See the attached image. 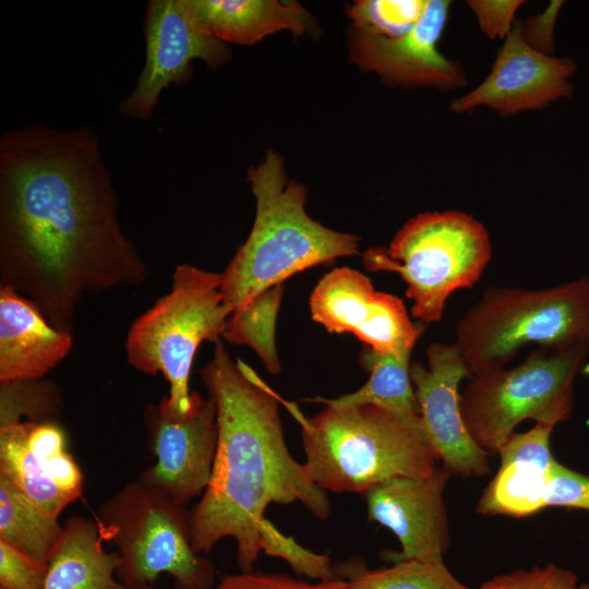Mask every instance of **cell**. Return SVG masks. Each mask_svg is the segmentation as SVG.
<instances>
[{
    "mask_svg": "<svg viewBox=\"0 0 589 589\" xmlns=\"http://www.w3.org/2000/svg\"><path fill=\"white\" fill-rule=\"evenodd\" d=\"M452 477L437 467L424 477H394L364 492L368 518L397 537L401 551L388 560H440L449 548L444 491Z\"/></svg>",
    "mask_w": 589,
    "mask_h": 589,
    "instance_id": "e0dca14e",
    "label": "cell"
},
{
    "mask_svg": "<svg viewBox=\"0 0 589 589\" xmlns=\"http://www.w3.org/2000/svg\"><path fill=\"white\" fill-rule=\"evenodd\" d=\"M589 357V345L539 347L521 363L472 374L459 395L466 428L489 455L522 421L555 426L574 410L575 382Z\"/></svg>",
    "mask_w": 589,
    "mask_h": 589,
    "instance_id": "ba28073f",
    "label": "cell"
},
{
    "mask_svg": "<svg viewBox=\"0 0 589 589\" xmlns=\"http://www.w3.org/2000/svg\"><path fill=\"white\" fill-rule=\"evenodd\" d=\"M232 312L221 292V274L180 264L170 291L132 323L127 362L144 374L161 373L170 406L185 413L192 405L189 383L196 351L204 341L220 339Z\"/></svg>",
    "mask_w": 589,
    "mask_h": 589,
    "instance_id": "9c48e42d",
    "label": "cell"
},
{
    "mask_svg": "<svg viewBox=\"0 0 589 589\" xmlns=\"http://www.w3.org/2000/svg\"><path fill=\"white\" fill-rule=\"evenodd\" d=\"M200 375L217 411V446L202 498L190 513L191 542L208 553L224 538L237 543L241 573L253 572L263 551L285 560L299 575L324 579L327 555L301 546L265 516L272 503L301 502L321 519L330 515L324 490L290 454L279 416L280 398L221 339Z\"/></svg>",
    "mask_w": 589,
    "mask_h": 589,
    "instance_id": "7a4b0ae2",
    "label": "cell"
},
{
    "mask_svg": "<svg viewBox=\"0 0 589 589\" xmlns=\"http://www.w3.org/2000/svg\"><path fill=\"white\" fill-rule=\"evenodd\" d=\"M0 474L55 517L83 493L82 471L57 421L0 428Z\"/></svg>",
    "mask_w": 589,
    "mask_h": 589,
    "instance_id": "2e32d148",
    "label": "cell"
},
{
    "mask_svg": "<svg viewBox=\"0 0 589 589\" xmlns=\"http://www.w3.org/2000/svg\"><path fill=\"white\" fill-rule=\"evenodd\" d=\"M248 180L256 201L253 227L221 273V292L233 311L299 272L358 253L357 236L308 215L306 189L288 180L278 153L268 151Z\"/></svg>",
    "mask_w": 589,
    "mask_h": 589,
    "instance_id": "3957f363",
    "label": "cell"
},
{
    "mask_svg": "<svg viewBox=\"0 0 589 589\" xmlns=\"http://www.w3.org/2000/svg\"><path fill=\"white\" fill-rule=\"evenodd\" d=\"M117 548V577L127 589L154 585L166 573L177 589H212L214 564L192 546L190 513L139 478L104 501L95 517Z\"/></svg>",
    "mask_w": 589,
    "mask_h": 589,
    "instance_id": "52a82bcc",
    "label": "cell"
},
{
    "mask_svg": "<svg viewBox=\"0 0 589 589\" xmlns=\"http://www.w3.org/2000/svg\"><path fill=\"white\" fill-rule=\"evenodd\" d=\"M450 2L428 0L424 12L407 35L387 38L353 27L351 60L378 74L385 83L399 86H430L452 91L466 84L461 67L437 49Z\"/></svg>",
    "mask_w": 589,
    "mask_h": 589,
    "instance_id": "9a60e30c",
    "label": "cell"
},
{
    "mask_svg": "<svg viewBox=\"0 0 589 589\" xmlns=\"http://www.w3.org/2000/svg\"><path fill=\"white\" fill-rule=\"evenodd\" d=\"M156 462L139 479L185 506L208 485L217 446V411L208 396L192 392L185 413L172 409L168 396L148 405L143 414Z\"/></svg>",
    "mask_w": 589,
    "mask_h": 589,
    "instance_id": "8fae6325",
    "label": "cell"
},
{
    "mask_svg": "<svg viewBox=\"0 0 589 589\" xmlns=\"http://www.w3.org/2000/svg\"><path fill=\"white\" fill-rule=\"evenodd\" d=\"M563 3V1H552L544 12L521 24L524 37L531 47L552 55L554 24Z\"/></svg>",
    "mask_w": 589,
    "mask_h": 589,
    "instance_id": "d6a6232c",
    "label": "cell"
},
{
    "mask_svg": "<svg viewBox=\"0 0 589 589\" xmlns=\"http://www.w3.org/2000/svg\"><path fill=\"white\" fill-rule=\"evenodd\" d=\"M553 428L536 423L507 438L497 452L500 468L483 491L477 513L525 518L546 507V486L555 461L550 444Z\"/></svg>",
    "mask_w": 589,
    "mask_h": 589,
    "instance_id": "ac0fdd59",
    "label": "cell"
},
{
    "mask_svg": "<svg viewBox=\"0 0 589 589\" xmlns=\"http://www.w3.org/2000/svg\"><path fill=\"white\" fill-rule=\"evenodd\" d=\"M96 520L72 516L48 561L44 589H127L117 552H107Z\"/></svg>",
    "mask_w": 589,
    "mask_h": 589,
    "instance_id": "44dd1931",
    "label": "cell"
},
{
    "mask_svg": "<svg viewBox=\"0 0 589 589\" xmlns=\"http://www.w3.org/2000/svg\"><path fill=\"white\" fill-rule=\"evenodd\" d=\"M576 70L572 58L554 57L531 47L524 37L521 23H515L484 81L454 99L449 109L467 112L486 106L502 116L540 110L572 96Z\"/></svg>",
    "mask_w": 589,
    "mask_h": 589,
    "instance_id": "5bb4252c",
    "label": "cell"
},
{
    "mask_svg": "<svg viewBox=\"0 0 589 589\" xmlns=\"http://www.w3.org/2000/svg\"><path fill=\"white\" fill-rule=\"evenodd\" d=\"M142 589H156V588L154 587V585H149V586H146V587H144Z\"/></svg>",
    "mask_w": 589,
    "mask_h": 589,
    "instance_id": "836d02e7",
    "label": "cell"
},
{
    "mask_svg": "<svg viewBox=\"0 0 589 589\" xmlns=\"http://www.w3.org/2000/svg\"><path fill=\"white\" fill-rule=\"evenodd\" d=\"M188 3L202 25L224 43L252 45L279 31L302 35L314 26L311 14L297 1L188 0Z\"/></svg>",
    "mask_w": 589,
    "mask_h": 589,
    "instance_id": "ffe728a7",
    "label": "cell"
},
{
    "mask_svg": "<svg viewBox=\"0 0 589 589\" xmlns=\"http://www.w3.org/2000/svg\"><path fill=\"white\" fill-rule=\"evenodd\" d=\"M546 507L589 510V477L554 461L545 493Z\"/></svg>",
    "mask_w": 589,
    "mask_h": 589,
    "instance_id": "f546056e",
    "label": "cell"
},
{
    "mask_svg": "<svg viewBox=\"0 0 589 589\" xmlns=\"http://www.w3.org/2000/svg\"><path fill=\"white\" fill-rule=\"evenodd\" d=\"M63 530L55 517L0 474V541L48 563Z\"/></svg>",
    "mask_w": 589,
    "mask_h": 589,
    "instance_id": "603a6c76",
    "label": "cell"
},
{
    "mask_svg": "<svg viewBox=\"0 0 589 589\" xmlns=\"http://www.w3.org/2000/svg\"><path fill=\"white\" fill-rule=\"evenodd\" d=\"M455 336L471 375L506 366L529 344L589 345V277L537 290L491 287L459 320Z\"/></svg>",
    "mask_w": 589,
    "mask_h": 589,
    "instance_id": "5b68a950",
    "label": "cell"
},
{
    "mask_svg": "<svg viewBox=\"0 0 589 589\" xmlns=\"http://www.w3.org/2000/svg\"><path fill=\"white\" fill-rule=\"evenodd\" d=\"M72 346V333L56 328L34 302L0 286V383L43 378Z\"/></svg>",
    "mask_w": 589,
    "mask_h": 589,
    "instance_id": "d6986e66",
    "label": "cell"
},
{
    "mask_svg": "<svg viewBox=\"0 0 589 589\" xmlns=\"http://www.w3.org/2000/svg\"><path fill=\"white\" fill-rule=\"evenodd\" d=\"M301 426L304 464L314 483L332 492H365L394 477H424L438 457L421 419L373 405L326 407L304 417L289 402Z\"/></svg>",
    "mask_w": 589,
    "mask_h": 589,
    "instance_id": "277c9868",
    "label": "cell"
},
{
    "mask_svg": "<svg viewBox=\"0 0 589 589\" xmlns=\"http://www.w3.org/2000/svg\"><path fill=\"white\" fill-rule=\"evenodd\" d=\"M284 290V284L276 285L233 311L221 336L230 344L252 348L271 374L280 372L276 323Z\"/></svg>",
    "mask_w": 589,
    "mask_h": 589,
    "instance_id": "d4e9b609",
    "label": "cell"
},
{
    "mask_svg": "<svg viewBox=\"0 0 589 589\" xmlns=\"http://www.w3.org/2000/svg\"><path fill=\"white\" fill-rule=\"evenodd\" d=\"M146 59L136 86L118 104L121 115L148 120L161 92L192 75L193 60L212 70L231 57L227 45L212 35L197 20L188 0H151L144 17Z\"/></svg>",
    "mask_w": 589,
    "mask_h": 589,
    "instance_id": "30bf717a",
    "label": "cell"
},
{
    "mask_svg": "<svg viewBox=\"0 0 589 589\" xmlns=\"http://www.w3.org/2000/svg\"><path fill=\"white\" fill-rule=\"evenodd\" d=\"M212 589H345V581L337 577L312 584L281 574L251 572L227 575Z\"/></svg>",
    "mask_w": 589,
    "mask_h": 589,
    "instance_id": "4dcf8cb0",
    "label": "cell"
},
{
    "mask_svg": "<svg viewBox=\"0 0 589 589\" xmlns=\"http://www.w3.org/2000/svg\"><path fill=\"white\" fill-rule=\"evenodd\" d=\"M411 351L381 353L369 347L360 352L361 366L370 374L358 390L334 399L312 401L335 406L373 405L411 420H419L420 410L410 376Z\"/></svg>",
    "mask_w": 589,
    "mask_h": 589,
    "instance_id": "7402d4cb",
    "label": "cell"
},
{
    "mask_svg": "<svg viewBox=\"0 0 589 589\" xmlns=\"http://www.w3.org/2000/svg\"><path fill=\"white\" fill-rule=\"evenodd\" d=\"M48 564L0 541V589H44Z\"/></svg>",
    "mask_w": 589,
    "mask_h": 589,
    "instance_id": "f1b7e54d",
    "label": "cell"
},
{
    "mask_svg": "<svg viewBox=\"0 0 589 589\" xmlns=\"http://www.w3.org/2000/svg\"><path fill=\"white\" fill-rule=\"evenodd\" d=\"M428 1L360 0L348 10L357 29L387 37L407 35L421 19Z\"/></svg>",
    "mask_w": 589,
    "mask_h": 589,
    "instance_id": "4316f807",
    "label": "cell"
},
{
    "mask_svg": "<svg viewBox=\"0 0 589 589\" xmlns=\"http://www.w3.org/2000/svg\"><path fill=\"white\" fill-rule=\"evenodd\" d=\"M345 589H470L440 560H401L389 567L369 569L362 562L335 567Z\"/></svg>",
    "mask_w": 589,
    "mask_h": 589,
    "instance_id": "cb8c5ba5",
    "label": "cell"
},
{
    "mask_svg": "<svg viewBox=\"0 0 589 589\" xmlns=\"http://www.w3.org/2000/svg\"><path fill=\"white\" fill-rule=\"evenodd\" d=\"M473 11L482 32L491 39H505L514 27V17L521 0H471L467 2Z\"/></svg>",
    "mask_w": 589,
    "mask_h": 589,
    "instance_id": "1f68e13d",
    "label": "cell"
},
{
    "mask_svg": "<svg viewBox=\"0 0 589 589\" xmlns=\"http://www.w3.org/2000/svg\"><path fill=\"white\" fill-rule=\"evenodd\" d=\"M479 589H589V584L568 569L546 564L495 576Z\"/></svg>",
    "mask_w": 589,
    "mask_h": 589,
    "instance_id": "83f0119b",
    "label": "cell"
},
{
    "mask_svg": "<svg viewBox=\"0 0 589 589\" xmlns=\"http://www.w3.org/2000/svg\"><path fill=\"white\" fill-rule=\"evenodd\" d=\"M310 312L328 332L352 334L381 353L412 351L421 335L401 299L375 290L365 275L346 266L320 279L310 296Z\"/></svg>",
    "mask_w": 589,
    "mask_h": 589,
    "instance_id": "7c38bea8",
    "label": "cell"
},
{
    "mask_svg": "<svg viewBox=\"0 0 589 589\" xmlns=\"http://www.w3.org/2000/svg\"><path fill=\"white\" fill-rule=\"evenodd\" d=\"M61 397L57 385L38 380L0 383V428L26 421H57Z\"/></svg>",
    "mask_w": 589,
    "mask_h": 589,
    "instance_id": "484cf974",
    "label": "cell"
},
{
    "mask_svg": "<svg viewBox=\"0 0 589 589\" xmlns=\"http://www.w3.org/2000/svg\"><path fill=\"white\" fill-rule=\"evenodd\" d=\"M410 376L423 429L442 467L465 479L490 473L489 454L474 442L461 416L459 385L471 373L456 345L431 344L426 364L411 363Z\"/></svg>",
    "mask_w": 589,
    "mask_h": 589,
    "instance_id": "4fadbf2b",
    "label": "cell"
},
{
    "mask_svg": "<svg viewBox=\"0 0 589 589\" xmlns=\"http://www.w3.org/2000/svg\"><path fill=\"white\" fill-rule=\"evenodd\" d=\"M491 256L486 228L469 214L445 211L413 216L388 248L369 249L362 261L368 271L399 274L412 316L431 324L441 321L453 292L480 279Z\"/></svg>",
    "mask_w": 589,
    "mask_h": 589,
    "instance_id": "8992f818",
    "label": "cell"
},
{
    "mask_svg": "<svg viewBox=\"0 0 589 589\" xmlns=\"http://www.w3.org/2000/svg\"><path fill=\"white\" fill-rule=\"evenodd\" d=\"M122 230L99 136L43 123L0 137V279L72 333L87 294L145 283Z\"/></svg>",
    "mask_w": 589,
    "mask_h": 589,
    "instance_id": "6da1fadb",
    "label": "cell"
}]
</instances>
